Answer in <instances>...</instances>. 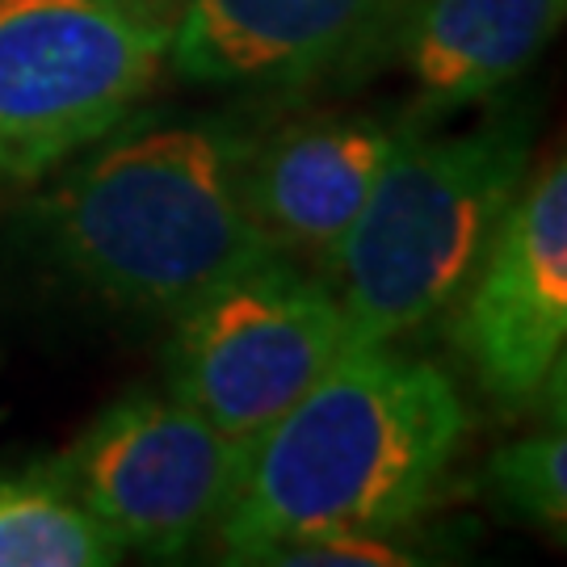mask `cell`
Masks as SVG:
<instances>
[{
  "label": "cell",
  "mask_w": 567,
  "mask_h": 567,
  "mask_svg": "<svg viewBox=\"0 0 567 567\" xmlns=\"http://www.w3.org/2000/svg\"><path fill=\"white\" fill-rule=\"evenodd\" d=\"M466 408L433 362L391 344L344 349L282 416L240 442L219 513L227 559L257 564L307 534L408 526L463 446Z\"/></svg>",
  "instance_id": "cell-1"
},
{
  "label": "cell",
  "mask_w": 567,
  "mask_h": 567,
  "mask_svg": "<svg viewBox=\"0 0 567 567\" xmlns=\"http://www.w3.org/2000/svg\"><path fill=\"white\" fill-rule=\"evenodd\" d=\"M68 269L102 299L177 316L203 290L278 257L240 198V147L219 126H143L51 198Z\"/></svg>",
  "instance_id": "cell-2"
},
{
  "label": "cell",
  "mask_w": 567,
  "mask_h": 567,
  "mask_svg": "<svg viewBox=\"0 0 567 567\" xmlns=\"http://www.w3.org/2000/svg\"><path fill=\"white\" fill-rule=\"evenodd\" d=\"M526 118L454 135L400 131L362 215L324 261L349 349L395 344L458 303L526 185Z\"/></svg>",
  "instance_id": "cell-3"
},
{
  "label": "cell",
  "mask_w": 567,
  "mask_h": 567,
  "mask_svg": "<svg viewBox=\"0 0 567 567\" xmlns=\"http://www.w3.org/2000/svg\"><path fill=\"white\" fill-rule=\"evenodd\" d=\"M182 0H0V182H34L156 84Z\"/></svg>",
  "instance_id": "cell-4"
},
{
  "label": "cell",
  "mask_w": 567,
  "mask_h": 567,
  "mask_svg": "<svg viewBox=\"0 0 567 567\" xmlns=\"http://www.w3.org/2000/svg\"><path fill=\"white\" fill-rule=\"evenodd\" d=\"M349 349L328 282L286 257L248 265L177 311L168 391L227 437H252Z\"/></svg>",
  "instance_id": "cell-5"
},
{
  "label": "cell",
  "mask_w": 567,
  "mask_h": 567,
  "mask_svg": "<svg viewBox=\"0 0 567 567\" xmlns=\"http://www.w3.org/2000/svg\"><path fill=\"white\" fill-rule=\"evenodd\" d=\"M240 442L173 391H135L105 408L63 463V480L118 547L177 555L215 529Z\"/></svg>",
  "instance_id": "cell-6"
},
{
  "label": "cell",
  "mask_w": 567,
  "mask_h": 567,
  "mask_svg": "<svg viewBox=\"0 0 567 567\" xmlns=\"http://www.w3.org/2000/svg\"><path fill=\"white\" fill-rule=\"evenodd\" d=\"M454 341L501 404L522 408L564 383L567 344V164L550 156L463 286Z\"/></svg>",
  "instance_id": "cell-7"
},
{
  "label": "cell",
  "mask_w": 567,
  "mask_h": 567,
  "mask_svg": "<svg viewBox=\"0 0 567 567\" xmlns=\"http://www.w3.org/2000/svg\"><path fill=\"white\" fill-rule=\"evenodd\" d=\"M408 0H182L168 63L206 89H299L383 51Z\"/></svg>",
  "instance_id": "cell-8"
},
{
  "label": "cell",
  "mask_w": 567,
  "mask_h": 567,
  "mask_svg": "<svg viewBox=\"0 0 567 567\" xmlns=\"http://www.w3.org/2000/svg\"><path fill=\"white\" fill-rule=\"evenodd\" d=\"M400 131L365 118H307L240 152V198L278 257L324 265L362 215Z\"/></svg>",
  "instance_id": "cell-9"
},
{
  "label": "cell",
  "mask_w": 567,
  "mask_h": 567,
  "mask_svg": "<svg viewBox=\"0 0 567 567\" xmlns=\"http://www.w3.org/2000/svg\"><path fill=\"white\" fill-rule=\"evenodd\" d=\"M567 0H408L386 51L421 110L454 114L492 102L543 55Z\"/></svg>",
  "instance_id": "cell-10"
},
{
  "label": "cell",
  "mask_w": 567,
  "mask_h": 567,
  "mask_svg": "<svg viewBox=\"0 0 567 567\" xmlns=\"http://www.w3.org/2000/svg\"><path fill=\"white\" fill-rule=\"evenodd\" d=\"M118 538L84 508L63 471L0 480V567H105Z\"/></svg>",
  "instance_id": "cell-11"
},
{
  "label": "cell",
  "mask_w": 567,
  "mask_h": 567,
  "mask_svg": "<svg viewBox=\"0 0 567 567\" xmlns=\"http://www.w3.org/2000/svg\"><path fill=\"white\" fill-rule=\"evenodd\" d=\"M487 487L501 505L543 529L567 522V437L564 421L505 446L487 466Z\"/></svg>",
  "instance_id": "cell-12"
},
{
  "label": "cell",
  "mask_w": 567,
  "mask_h": 567,
  "mask_svg": "<svg viewBox=\"0 0 567 567\" xmlns=\"http://www.w3.org/2000/svg\"><path fill=\"white\" fill-rule=\"evenodd\" d=\"M257 564H299V567H365V564H412V555L386 543L383 534H307L295 543L265 550Z\"/></svg>",
  "instance_id": "cell-13"
}]
</instances>
